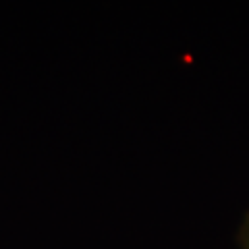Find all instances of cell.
I'll return each mask as SVG.
<instances>
[{"mask_svg":"<svg viewBox=\"0 0 249 249\" xmlns=\"http://www.w3.org/2000/svg\"><path fill=\"white\" fill-rule=\"evenodd\" d=\"M239 247L241 249H249V208L241 220V227H239Z\"/></svg>","mask_w":249,"mask_h":249,"instance_id":"6da1fadb","label":"cell"}]
</instances>
